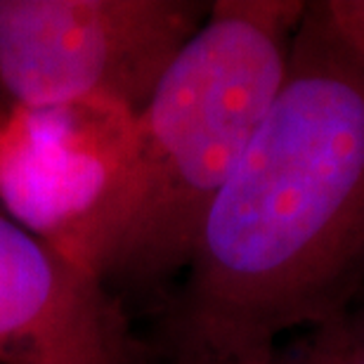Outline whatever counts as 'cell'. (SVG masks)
Segmentation results:
<instances>
[{"label":"cell","instance_id":"obj_1","mask_svg":"<svg viewBox=\"0 0 364 364\" xmlns=\"http://www.w3.org/2000/svg\"><path fill=\"white\" fill-rule=\"evenodd\" d=\"M364 296V69L308 3L270 112L154 315L156 362L267 364Z\"/></svg>","mask_w":364,"mask_h":364},{"label":"cell","instance_id":"obj_2","mask_svg":"<svg viewBox=\"0 0 364 364\" xmlns=\"http://www.w3.org/2000/svg\"><path fill=\"white\" fill-rule=\"evenodd\" d=\"M301 0H215L135 116L92 206L53 246L126 305L176 289L218 192L270 112Z\"/></svg>","mask_w":364,"mask_h":364},{"label":"cell","instance_id":"obj_3","mask_svg":"<svg viewBox=\"0 0 364 364\" xmlns=\"http://www.w3.org/2000/svg\"><path fill=\"white\" fill-rule=\"evenodd\" d=\"M208 14L199 0H0V83L19 107L137 116Z\"/></svg>","mask_w":364,"mask_h":364},{"label":"cell","instance_id":"obj_4","mask_svg":"<svg viewBox=\"0 0 364 364\" xmlns=\"http://www.w3.org/2000/svg\"><path fill=\"white\" fill-rule=\"evenodd\" d=\"M0 364H156L97 277L0 210Z\"/></svg>","mask_w":364,"mask_h":364},{"label":"cell","instance_id":"obj_5","mask_svg":"<svg viewBox=\"0 0 364 364\" xmlns=\"http://www.w3.org/2000/svg\"><path fill=\"white\" fill-rule=\"evenodd\" d=\"M135 116L119 107H19L0 128V203L53 244L85 215L119 166Z\"/></svg>","mask_w":364,"mask_h":364},{"label":"cell","instance_id":"obj_6","mask_svg":"<svg viewBox=\"0 0 364 364\" xmlns=\"http://www.w3.org/2000/svg\"><path fill=\"white\" fill-rule=\"evenodd\" d=\"M267 364H364V310L353 308L279 343Z\"/></svg>","mask_w":364,"mask_h":364},{"label":"cell","instance_id":"obj_7","mask_svg":"<svg viewBox=\"0 0 364 364\" xmlns=\"http://www.w3.org/2000/svg\"><path fill=\"white\" fill-rule=\"evenodd\" d=\"M317 5L336 38L364 69V0H324Z\"/></svg>","mask_w":364,"mask_h":364},{"label":"cell","instance_id":"obj_8","mask_svg":"<svg viewBox=\"0 0 364 364\" xmlns=\"http://www.w3.org/2000/svg\"><path fill=\"white\" fill-rule=\"evenodd\" d=\"M358 308H360V310H364V296L360 298V303H358Z\"/></svg>","mask_w":364,"mask_h":364}]
</instances>
